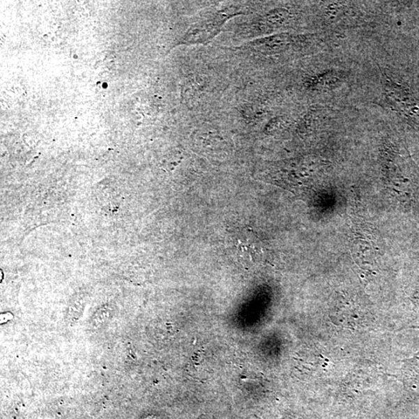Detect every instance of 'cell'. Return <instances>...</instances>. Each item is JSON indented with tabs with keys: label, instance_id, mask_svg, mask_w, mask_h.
<instances>
[{
	"label": "cell",
	"instance_id": "cell-1",
	"mask_svg": "<svg viewBox=\"0 0 419 419\" xmlns=\"http://www.w3.org/2000/svg\"><path fill=\"white\" fill-rule=\"evenodd\" d=\"M382 167L391 197L406 212L419 208V170L406 149L389 142L382 151Z\"/></svg>",
	"mask_w": 419,
	"mask_h": 419
},
{
	"label": "cell",
	"instance_id": "cell-2",
	"mask_svg": "<svg viewBox=\"0 0 419 419\" xmlns=\"http://www.w3.org/2000/svg\"><path fill=\"white\" fill-rule=\"evenodd\" d=\"M383 82L390 108L409 125L419 127V100L410 88L387 73L383 75Z\"/></svg>",
	"mask_w": 419,
	"mask_h": 419
},
{
	"label": "cell",
	"instance_id": "cell-3",
	"mask_svg": "<svg viewBox=\"0 0 419 419\" xmlns=\"http://www.w3.org/2000/svg\"><path fill=\"white\" fill-rule=\"evenodd\" d=\"M236 6L220 10L190 27L181 40L182 45H199L208 43L221 32L224 24L233 17L243 15Z\"/></svg>",
	"mask_w": 419,
	"mask_h": 419
},
{
	"label": "cell",
	"instance_id": "cell-4",
	"mask_svg": "<svg viewBox=\"0 0 419 419\" xmlns=\"http://www.w3.org/2000/svg\"><path fill=\"white\" fill-rule=\"evenodd\" d=\"M291 13L286 9H275L259 19L253 24V31L259 33H268L284 26L291 19Z\"/></svg>",
	"mask_w": 419,
	"mask_h": 419
},
{
	"label": "cell",
	"instance_id": "cell-5",
	"mask_svg": "<svg viewBox=\"0 0 419 419\" xmlns=\"http://www.w3.org/2000/svg\"><path fill=\"white\" fill-rule=\"evenodd\" d=\"M291 37L287 34H279L254 41L247 47L250 51L271 53L286 49L291 44Z\"/></svg>",
	"mask_w": 419,
	"mask_h": 419
},
{
	"label": "cell",
	"instance_id": "cell-6",
	"mask_svg": "<svg viewBox=\"0 0 419 419\" xmlns=\"http://www.w3.org/2000/svg\"><path fill=\"white\" fill-rule=\"evenodd\" d=\"M342 77L341 73L335 71L324 72L314 75L308 80V86L314 89H330L341 84Z\"/></svg>",
	"mask_w": 419,
	"mask_h": 419
},
{
	"label": "cell",
	"instance_id": "cell-7",
	"mask_svg": "<svg viewBox=\"0 0 419 419\" xmlns=\"http://www.w3.org/2000/svg\"><path fill=\"white\" fill-rule=\"evenodd\" d=\"M412 328H419V326H414ZM402 363H404V369L406 370L407 372L410 374H419V352L413 357H411V358L402 360Z\"/></svg>",
	"mask_w": 419,
	"mask_h": 419
},
{
	"label": "cell",
	"instance_id": "cell-8",
	"mask_svg": "<svg viewBox=\"0 0 419 419\" xmlns=\"http://www.w3.org/2000/svg\"><path fill=\"white\" fill-rule=\"evenodd\" d=\"M109 316H111L109 309H100V310L94 315L92 321L93 326L96 328L102 326L109 319Z\"/></svg>",
	"mask_w": 419,
	"mask_h": 419
},
{
	"label": "cell",
	"instance_id": "cell-9",
	"mask_svg": "<svg viewBox=\"0 0 419 419\" xmlns=\"http://www.w3.org/2000/svg\"><path fill=\"white\" fill-rule=\"evenodd\" d=\"M202 419H209L208 418L202 417Z\"/></svg>",
	"mask_w": 419,
	"mask_h": 419
}]
</instances>
